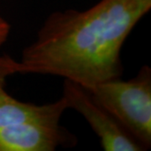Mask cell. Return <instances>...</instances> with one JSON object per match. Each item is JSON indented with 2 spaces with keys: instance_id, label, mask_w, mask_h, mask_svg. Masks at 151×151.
<instances>
[{
  "instance_id": "1",
  "label": "cell",
  "mask_w": 151,
  "mask_h": 151,
  "mask_svg": "<svg viewBox=\"0 0 151 151\" xmlns=\"http://www.w3.org/2000/svg\"><path fill=\"white\" fill-rule=\"evenodd\" d=\"M151 0H100L86 10L54 12L22 51L20 74L61 76L87 90L123 74L121 50Z\"/></svg>"
},
{
  "instance_id": "2",
  "label": "cell",
  "mask_w": 151,
  "mask_h": 151,
  "mask_svg": "<svg viewBox=\"0 0 151 151\" xmlns=\"http://www.w3.org/2000/svg\"><path fill=\"white\" fill-rule=\"evenodd\" d=\"M97 103L113 115L144 150L151 146V68L145 65L135 77L103 81L91 90Z\"/></svg>"
},
{
  "instance_id": "3",
  "label": "cell",
  "mask_w": 151,
  "mask_h": 151,
  "mask_svg": "<svg viewBox=\"0 0 151 151\" xmlns=\"http://www.w3.org/2000/svg\"><path fill=\"white\" fill-rule=\"evenodd\" d=\"M62 97L68 108H72L86 119L100 145L106 151H140L144 148L131 137L113 115L98 103L86 88L65 80Z\"/></svg>"
},
{
  "instance_id": "4",
  "label": "cell",
  "mask_w": 151,
  "mask_h": 151,
  "mask_svg": "<svg viewBox=\"0 0 151 151\" xmlns=\"http://www.w3.org/2000/svg\"><path fill=\"white\" fill-rule=\"evenodd\" d=\"M20 63L9 55H0V130L24 122L60 124V118L68 109L64 97L54 103L36 105L19 101L6 91L7 79L20 74Z\"/></svg>"
},
{
  "instance_id": "5",
  "label": "cell",
  "mask_w": 151,
  "mask_h": 151,
  "mask_svg": "<svg viewBox=\"0 0 151 151\" xmlns=\"http://www.w3.org/2000/svg\"><path fill=\"white\" fill-rule=\"evenodd\" d=\"M76 142L75 135L60 124L24 122L0 130V151H54Z\"/></svg>"
},
{
  "instance_id": "6",
  "label": "cell",
  "mask_w": 151,
  "mask_h": 151,
  "mask_svg": "<svg viewBox=\"0 0 151 151\" xmlns=\"http://www.w3.org/2000/svg\"><path fill=\"white\" fill-rule=\"evenodd\" d=\"M10 24L9 22L0 16V48L5 43L10 33Z\"/></svg>"
}]
</instances>
